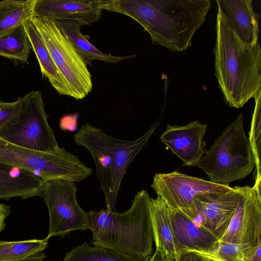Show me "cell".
Wrapping results in <instances>:
<instances>
[{
    "mask_svg": "<svg viewBox=\"0 0 261 261\" xmlns=\"http://www.w3.org/2000/svg\"><path fill=\"white\" fill-rule=\"evenodd\" d=\"M210 0H107L103 9L126 15L143 27L154 45L182 52L205 20Z\"/></svg>",
    "mask_w": 261,
    "mask_h": 261,
    "instance_id": "cell-1",
    "label": "cell"
},
{
    "mask_svg": "<svg viewBox=\"0 0 261 261\" xmlns=\"http://www.w3.org/2000/svg\"><path fill=\"white\" fill-rule=\"evenodd\" d=\"M216 32L215 74L226 103L240 108L261 90L260 44L241 40L219 11Z\"/></svg>",
    "mask_w": 261,
    "mask_h": 261,
    "instance_id": "cell-2",
    "label": "cell"
},
{
    "mask_svg": "<svg viewBox=\"0 0 261 261\" xmlns=\"http://www.w3.org/2000/svg\"><path fill=\"white\" fill-rule=\"evenodd\" d=\"M150 199L148 192L142 190L135 196L129 209L123 213L107 208L88 212L93 246L133 255L152 256L154 239Z\"/></svg>",
    "mask_w": 261,
    "mask_h": 261,
    "instance_id": "cell-3",
    "label": "cell"
},
{
    "mask_svg": "<svg viewBox=\"0 0 261 261\" xmlns=\"http://www.w3.org/2000/svg\"><path fill=\"white\" fill-rule=\"evenodd\" d=\"M161 118L140 137L131 141L114 138L89 123L83 125L74 135L77 145L85 147L96 166L97 179L105 194L107 209L115 212V204L122 179L127 169L160 125Z\"/></svg>",
    "mask_w": 261,
    "mask_h": 261,
    "instance_id": "cell-4",
    "label": "cell"
},
{
    "mask_svg": "<svg viewBox=\"0 0 261 261\" xmlns=\"http://www.w3.org/2000/svg\"><path fill=\"white\" fill-rule=\"evenodd\" d=\"M240 113L206 150L197 166L214 183L229 184L249 175L255 166L250 143Z\"/></svg>",
    "mask_w": 261,
    "mask_h": 261,
    "instance_id": "cell-5",
    "label": "cell"
},
{
    "mask_svg": "<svg viewBox=\"0 0 261 261\" xmlns=\"http://www.w3.org/2000/svg\"><path fill=\"white\" fill-rule=\"evenodd\" d=\"M0 163L31 171L43 181L54 179L81 181L92 172L77 156L64 148L53 152L32 150L0 137Z\"/></svg>",
    "mask_w": 261,
    "mask_h": 261,
    "instance_id": "cell-6",
    "label": "cell"
},
{
    "mask_svg": "<svg viewBox=\"0 0 261 261\" xmlns=\"http://www.w3.org/2000/svg\"><path fill=\"white\" fill-rule=\"evenodd\" d=\"M32 20L66 83L70 96L77 100L85 98L93 87L85 60L55 21L34 16Z\"/></svg>",
    "mask_w": 261,
    "mask_h": 261,
    "instance_id": "cell-7",
    "label": "cell"
},
{
    "mask_svg": "<svg viewBox=\"0 0 261 261\" xmlns=\"http://www.w3.org/2000/svg\"><path fill=\"white\" fill-rule=\"evenodd\" d=\"M41 92L32 91L22 97L18 120L0 130V137L14 145L43 152L59 149L49 125Z\"/></svg>",
    "mask_w": 261,
    "mask_h": 261,
    "instance_id": "cell-8",
    "label": "cell"
},
{
    "mask_svg": "<svg viewBox=\"0 0 261 261\" xmlns=\"http://www.w3.org/2000/svg\"><path fill=\"white\" fill-rule=\"evenodd\" d=\"M151 187L170 211L180 212L192 220L196 216L195 200L198 195L233 190L229 185L214 183L177 171L156 173Z\"/></svg>",
    "mask_w": 261,
    "mask_h": 261,
    "instance_id": "cell-9",
    "label": "cell"
},
{
    "mask_svg": "<svg viewBox=\"0 0 261 261\" xmlns=\"http://www.w3.org/2000/svg\"><path fill=\"white\" fill-rule=\"evenodd\" d=\"M76 196L74 181L54 179L44 182L42 197L49 216L47 239L89 228L88 213L79 205Z\"/></svg>",
    "mask_w": 261,
    "mask_h": 261,
    "instance_id": "cell-10",
    "label": "cell"
},
{
    "mask_svg": "<svg viewBox=\"0 0 261 261\" xmlns=\"http://www.w3.org/2000/svg\"><path fill=\"white\" fill-rule=\"evenodd\" d=\"M261 180L253 186H235L237 209L220 242L255 247L261 244Z\"/></svg>",
    "mask_w": 261,
    "mask_h": 261,
    "instance_id": "cell-11",
    "label": "cell"
},
{
    "mask_svg": "<svg viewBox=\"0 0 261 261\" xmlns=\"http://www.w3.org/2000/svg\"><path fill=\"white\" fill-rule=\"evenodd\" d=\"M232 188L231 192L205 194L196 198V216L193 221L219 240L227 230L238 206V192Z\"/></svg>",
    "mask_w": 261,
    "mask_h": 261,
    "instance_id": "cell-12",
    "label": "cell"
},
{
    "mask_svg": "<svg viewBox=\"0 0 261 261\" xmlns=\"http://www.w3.org/2000/svg\"><path fill=\"white\" fill-rule=\"evenodd\" d=\"M207 125L198 120L182 125L168 124L160 140L167 146L185 166H197L206 151L203 139Z\"/></svg>",
    "mask_w": 261,
    "mask_h": 261,
    "instance_id": "cell-13",
    "label": "cell"
},
{
    "mask_svg": "<svg viewBox=\"0 0 261 261\" xmlns=\"http://www.w3.org/2000/svg\"><path fill=\"white\" fill-rule=\"evenodd\" d=\"M104 0H35L33 16L91 25L101 18Z\"/></svg>",
    "mask_w": 261,
    "mask_h": 261,
    "instance_id": "cell-14",
    "label": "cell"
},
{
    "mask_svg": "<svg viewBox=\"0 0 261 261\" xmlns=\"http://www.w3.org/2000/svg\"><path fill=\"white\" fill-rule=\"evenodd\" d=\"M219 11L234 33L243 42L258 43L259 14L253 9L252 0H216Z\"/></svg>",
    "mask_w": 261,
    "mask_h": 261,
    "instance_id": "cell-15",
    "label": "cell"
},
{
    "mask_svg": "<svg viewBox=\"0 0 261 261\" xmlns=\"http://www.w3.org/2000/svg\"><path fill=\"white\" fill-rule=\"evenodd\" d=\"M44 181L27 169L0 163V199L42 196Z\"/></svg>",
    "mask_w": 261,
    "mask_h": 261,
    "instance_id": "cell-16",
    "label": "cell"
},
{
    "mask_svg": "<svg viewBox=\"0 0 261 261\" xmlns=\"http://www.w3.org/2000/svg\"><path fill=\"white\" fill-rule=\"evenodd\" d=\"M170 217L175 239L183 251H210L218 244L214 235L181 212L170 211Z\"/></svg>",
    "mask_w": 261,
    "mask_h": 261,
    "instance_id": "cell-17",
    "label": "cell"
},
{
    "mask_svg": "<svg viewBox=\"0 0 261 261\" xmlns=\"http://www.w3.org/2000/svg\"><path fill=\"white\" fill-rule=\"evenodd\" d=\"M153 239L156 249L164 255L176 258L183 250L178 244L173 230L170 211L159 196L150 199Z\"/></svg>",
    "mask_w": 261,
    "mask_h": 261,
    "instance_id": "cell-18",
    "label": "cell"
},
{
    "mask_svg": "<svg viewBox=\"0 0 261 261\" xmlns=\"http://www.w3.org/2000/svg\"><path fill=\"white\" fill-rule=\"evenodd\" d=\"M24 26L39 62L42 76L47 79L52 87L60 94L70 96L66 83L35 27L32 18L26 20Z\"/></svg>",
    "mask_w": 261,
    "mask_h": 261,
    "instance_id": "cell-19",
    "label": "cell"
},
{
    "mask_svg": "<svg viewBox=\"0 0 261 261\" xmlns=\"http://www.w3.org/2000/svg\"><path fill=\"white\" fill-rule=\"evenodd\" d=\"M55 21L87 65L93 60L117 63L136 56V55L119 56L103 53L91 44L88 38L82 33L81 28L83 25L81 23L72 21Z\"/></svg>",
    "mask_w": 261,
    "mask_h": 261,
    "instance_id": "cell-20",
    "label": "cell"
},
{
    "mask_svg": "<svg viewBox=\"0 0 261 261\" xmlns=\"http://www.w3.org/2000/svg\"><path fill=\"white\" fill-rule=\"evenodd\" d=\"M151 256L127 254L111 248L91 246L85 242L67 252L62 261H150Z\"/></svg>",
    "mask_w": 261,
    "mask_h": 261,
    "instance_id": "cell-21",
    "label": "cell"
},
{
    "mask_svg": "<svg viewBox=\"0 0 261 261\" xmlns=\"http://www.w3.org/2000/svg\"><path fill=\"white\" fill-rule=\"evenodd\" d=\"M35 0L0 1V36L24 24L33 17Z\"/></svg>",
    "mask_w": 261,
    "mask_h": 261,
    "instance_id": "cell-22",
    "label": "cell"
},
{
    "mask_svg": "<svg viewBox=\"0 0 261 261\" xmlns=\"http://www.w3.org/2000/svg\"><path fill=\"white\" fill-rule=\"evenodd\" d=\"M32 45L24 24L0 36V56L28 64Z\"/></svg>",
    "mask_w": 261,
    "mask_h": 261,
    "instance_id": "cell-23",
    "label": "cell"
},
{
    "mask_svg": "<svg viewBox=\"0 0 261 261\" xmlns=\"http://www.w3.org/2000/svg\"><path fill=\"white\" fill-rule=\"evenodd\" d=\"M46 238L18 241H0V261H20L42 252L48 246Z\"/></svg>",
    "mask_w": 261,
    "mask_h": 261,
    "instance_id": "cell-24",
    "label": "cell"
},
{
    "mask_svg": "<svg viewBox=\"0 0 261 261\" xmlns=\"http://www.w3.org/2000/svg\"><path fill=\"white\" fill-rule=\"evenodd\" d=\"M255 107L252 117L249 140L253 153L255 162V180H261L260 142H261V90L254 97Z\"/></svg>",
    "mask_w": 261,
    "mask_h": 261,
    "instance_id": "cell-25",
    "label": "cell"
},
{
    "mask_svg": "<svg viewBox=\"0 0 261 261\" xmlns=\"http://www.w3.org/2000/svg\"><path fill=\"white\" fill-rule=\"evenodd\" d=\"M198 256L213 261H245L244 246L219 241L210 251L190 250Z\"/></svg>",
    "mask_w": 261,
    "mask_h": 261,
    "instance_id": "cell-26",
    "label": "cell"
},
{
    "mask_svg": "<svg viewBox=\"0 0 261 261\" xmlns=\"http://www.w3.org/2000/svg\"><path fill=\"white\" fill-rule=\"evenodd\" d=\"M22 109V98L13 102H0V130L17 121Z\"/></svg>",
    "mask_w": 261,
    "mask_h": 261,
    "instance_id": "cell-27",
    "label": "cell"
},
{
    "mask_svg": "<svg viewBox=\"0 0 261 261\" xmlns=\"http://www.w3.org/2000/svg\"><path fill=\"white\" fill-rule=\"evenodd\" d=\"M77 117L76 114L63 116L60 120V127L65 131H75L77 129Z\"/></svg>",
    "mask_w": 261,
    "mask_h": 261,
    "instance_id": "cell-28",
    "label": "cell"
},
{
    "mask_svg": "<svg viewBox=\"0 0 261 261\" xmlns=\"http://www.w3.org/2000/svg\"><path fill=\"white\" fill-rule=\"evenodd\" d=\"M245 261H261V244L255 247L244 246Z\"/></svg>",
    "mask_w": 261,
    "mask_h": 261,
    "instance_id": "cell-29",
    "label": "cell"
},
{
    "mask_svg": "<svg viewBox=\"0 0 261 261\" xmlns=\"http://www.w3.org/2000/svg\"><path fill=\"white\" fill-rule=\"evenodd\" d=\"M10 212L11 207L9 205L0 203V233L6 227L5 220L9 216Z\"/></svg>",
    "mask_w": 261,
    "mask_h": 261,
    "instance_id": "cell-30",
    "label": "cell"
},
{
    "mask_svg": "<svg viewBox=\"0 0 261 261\" xmlns=\"http://www.w3.org/2000/svg\"><path fill=\"white\" fill-rule=\"evenodd\" d=\"M176 261H199V257L193 252L190 250H184L181 252L176 258Z\"/></svg>",
    "mask_w": 261,
    "mask_h": 261,
    "instance_id": "cell-31",
    "label": "cell"
},
{
    "mask_svg": "<svg viewBox=\"0 0 261 261\" xmlns=\"http://www.w3.org/2000/svg\"><path fill=\"white\" fill-rule=\"evenodd\" d=\"M44 253L39 252L20 261H43L45 258Z\"/></svg>",
    "mask_w": 261,
    "mask_h": 261,
    "instance_id": "cell-32",
    "label": "cell"
},
{
    "mask_svg": "<svg viewBox=\"0 0 261 261\" xmlns=\"http://www.w3.org/2000/svg\"><path fill=\"white\" fill-rule=\"evenodd\" d=\"M163 255L158 250L155 249L153 253L150 261H163Z\"/></svg>",
    "mask_w": 261,
    "mask_h": 261,
    "instance_id": "cell-33",
    "label": "cell"
},
{
    "mask_svg": "<svg viewBox=\"0 0 261 261\" xmlns=\"http://www.w3.org/2000/svg\"><path fill=\"white\" fill-rule=\"evenodd\" d=\"M163 261H176L175 259L169 255H164Z\"/></svg>",
    "mask_w": 261,
    "mask_h": 261,
    "instance_id": "cell-34",
    "label": "cell"
},
{
    "mask_svg": "<svg viewBox=\"0 0 261 261\" xmlns=\"http://www.w3.org/2000/svg\"><path fill=\"white\" fill-rule=\"evenodd\" d=\"M198 257H199V261H213V260H210V259H206V258H205L201 257H200L199 256H198Z\"/></svg>",
    "mask_w": 261,
    "mask_h": 261,
    "instance_id": "cell-35",
    "label": "cell"
}]
</instances>
